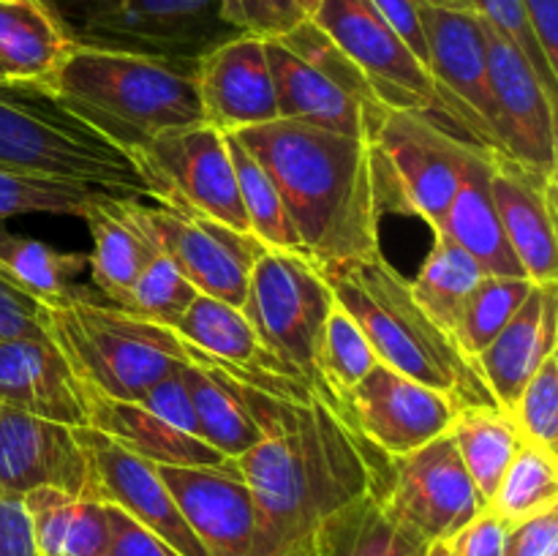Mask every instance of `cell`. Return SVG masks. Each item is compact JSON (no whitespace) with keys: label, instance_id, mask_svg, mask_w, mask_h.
Returning a JSON list of instances; mask_svg holds the SVG:
<instances>
[{"label":"cell","instance_id":"23","mask_svg":"<svg viewBox=\"0 0 558 556\" xmlns=\"http://www.w3.org/2000/svg\"><path fill=\"white\" fill-rule=\"evenodd\" d=\"M0 403L74 428L87 425L85 390L49 338H0Z\"/></svg>","mask_w":558,"mask_h":556},{"label":"cell","instance_id":"36","mask_svg":"<svg viewBox=\"0 0 558 556\" xmlns=\"http://www.w3.org/2000/svg\"><path fill=\"white\" fill-rule=\"evenodd\" d=\"M558 507V452L523 442L507 467L488 510L505 527Z\"/></svg>","mask_w":558,"mask_h":556},{"label":"cell","instance_id":"10","mask_svg":"<svg viewBox=\"0 0 558 556\" xmlns=\"http://www.w3.org/2000/svg\"><path fill=\"white\" fill-rule=\"evenodd\" d=\"M332 303L319 262L303 251L262 249L251 267L243 314L283 368L316 382V349Z\"/></svg>","mask_w":558,"mask_h":556},{"label":"cell","instance_id":"49","mask_svg":"<svg viewBox=\"0 0 558 556\" xmlns=\"http://www.w3.org/2000/svg\"><path fill=\"white\" fill-rule=\"evenodd\" d=\"M507 527L485 507L450 540L452 556H501Z\"/></svg>","mask_w":558,"mask_h":556},{"label":"cell","instance_id":"22","mask_svg":"<svg viewBox=\"0 0 558 556\" xmlns=\"http://www.w3.org/2000/svg\"><path fill=\"white\" fill-rule=\"evenodd\" d=\"M490 200L512 254L532 283L558 281L556 180H543L490 150Z\"/></svg>","mask_w":558,"mask_h":556},{"label":"cell","instance_id":"50","mask_svg":"<svg viewBox=\"0 0 558 556\" xmlns=\"http://www.w3.org/2000/svg\"><path fill=\"white\" fill-rule=\"evenodd\" d=\"M0 556H41L33 540L22 496L0 491Z\"/></svg>","mask_w":558,"mask_h":556},{"label":"cell","instance_id":"55","mask_svg":"<svg viewBox=\"0 0 558 556\" xmlns=\"http://www.w3.org/2000/svg\"><path fill=\"white\" fill-rule=\"evenodd\" d=\"M423 556H452L450 543H430L428 548H425Z\"/></svg>","mask_w":558,"mask_h":556},{"label":"cell","instance_id":"20","mask_svg":"<svg viewBox=\"0 0 558 556\" xmlns=\"http://www.w3.org/2000/svg\"><path fill=\"white\" fill-rule=\"evenodd\" d=\"M33 488H58L87 496V452L74 425L36 418L0 403V491L25 496Z\"/></svg>","mask_w":558,"mask_h":556},{"label":"cell","instance_id":"47","mask_svg":"<svg viewBox=\"0 0 558 556\" xmlns=\"http://www.w3.org/2000/svg\"><path fill=\"white\" fill-rule=\"evenodd\" d=\"M109 518V545L107 556H180L163 543L161 537L136 523L134 518L125 516L118 507L107 505Z\"/></svg>","mask_w":558,"mask_h":556},{"label":"cell","instance_id":"38","mask_svg":"<svg viewBox=\"0 0 558 556\" xmlns=\"http://www.w3.org/2000/svg\"><path fill=\"white\" fill-rule=\"evenodd\" d=\"M534 283L529 278H507V276H483L477 287L463 300L461 314L452 327V341L458 343L463 354L474 363L480 352L499 336L501 327L515 316L523 300Z\"/></svg>","mask_w":558,"mask_h":556},{"label":"cell","instance_id":"46","mask_svg":"<svg viewBox=\"0 0 558 556\" xmlns=\"http://www.w3.org/2000/svg\"><path fill=\"white\" fill-rule=\"evenodd\" d=\"M180 368H183V365H180ZM180 368L172 371L169 376H163L161 382H156V385H153L150 390L140 398V403L142 407L153 409L158 418H163L167 423H172L174 428H180L183 434L199 436L194 407H191V398H189V390H185V385H183V376H180Z\"/></svg>","mask_w":558,"mask_h":556},{"label":"cell","instance_id":"8","mask_svg":"<svg viewBox=\"0 0 558 556\" xmlns=\"http://www.w3.org/2000/svg\"><path fill=\"white\" fill-rule=\"evenodd\" d=\"M276 85L278 120L316 125L368 140L385 112L363 71L316 22L303 20L278 38H265Z\"/></svg>","mask_w":558,"mask_h":556},{"label":"cell","instance_id":"31","mask_svg":"<svg viewBox=\"0 0 558 556\" xmlns=\"http://www.w3.org/2000/svg\"><path fill=\"white\" fill-rule=\"evenodd\" d=\"M71 49L44 0H0V69L9 80L44 82Z\"/></svg>","mask_w":558,"mask_h":556},{"label":"cell","instance_id":"34","mask_svg":"<svg viewBox=\"0 0 558 556\" xmlns=\"http://www.w3.org/2000/svg\"><path fill=\"white\" fill-rule=\"evenodd\" d=\"M85 267L87 256L58 251L36 238L0 229V276L41 303H52L74 292V278Z\"/></svg>","mask_w":558,"mask_h":556},{"label":"cell","instance_id":"12","mask_svg":"<svg viewBox=\"0 0 558 556\" xmlns=\"http://www.w3.org/2000/svg\"><path fill=\"white\" fill-rule=\"evenodd\" d=\"M494 101L496 150L543 180L558 174L556 93L545 87L526 55L483 20Z\"/></svg>","mask_w":558,"mask_h":556},{"label":"cell","instance_id":"11","mask_svg":"<svg viewBox=\"0 0 558 556\" xmlns=\"http://www.w3.org/2000/svg\"><path fill=\"white\" fill-rule=\"evenodd\" d=\"M145 183V196L185 213L248 232L227 134L210 123L180 125L129 153Z\"/></svg>","mask_w":558,"mask_h":556},{"label":"cell","instance_id":"24","mask_svg":"<svg viewBox=\"0 0 558 556\" xmlns=\"http://www.w3.org/2000/svg\"><path fill=\"white\" fill-rule=\"evenodd\" d=\"M558 281L534 283L499 336L474 358L496 407L510 409L545 358L558 352Z\"/></svg>","mask_w":558,"mask_h":556},{"label":"cell","instance_id":"33","mask_svg":"<svg viewBox=\"0 0 558 556\" xmlns=\"http://www.w3.org/2000/svg\"><path fill=\"white\" fill-rule=\"evenodd\" d=\"M180 338L207 358L221 360L229 365H245V368H283L265 347L259 336L245 319V314L223 300L210 294H196L194 303L174 327ZM292 374V371H289Z\"/></svg>","mask_w":558,"mask_h":556},{"label":"cell","instance_id":"41","mask_svg":"<svg viewBox=\"0 0 558 556\" xmlns=\"http://www.w3.org/2000/svg\"><path fill=\"white\" fill-rule=\"evenodd\" d=\"M196 294L199 292L194 289V283L174 267V262L169 256L158 254L140 273L123 309L142 316V319H150L156 325L174 330L185 311H189V305L194 303Z\"/></svg>","mask_w":558,"mask_h":556},{"label":"cell","instance_id":"30","mask_svg":"<svg viewBox=\"0 0 558 556\" xmlns=\"http://www.w3.org/2000/svg\"><path fill=\"white\" fill-rule=\"evenodd\" d=\"M387 485V483H385ZM385 485L371 488L327 518L316 537V556H423L428 545L396 521Z\"/></svg>","mask_w":558,"mask_h":556},{"label":"cell","instance_id":"1","mask_svg":"<svg viewBox=\"0 0 558 556\" xmlns=\"http://www.w3.org/2000/svg\"><path fill=\"white\" fill-rule=\"evenodd\" d=\"M265 439L232 458L256 501L262 556H316L322 523L390 478L376 450L316 379L308 398L245 390Z\"/></svg>","mask_w":558,"mask_h":556},{"label":"cell","instance_id":"35","mask_svg":"<svg viewBox=\"0 0 558 556\" xmlns=\"http://www.w3.org/2000/svg\"><path fill=\"white\" fill-rule=\"evenodd\" d=\"M483 276V267L477 265L474 256H469L447 234L434 232V245H430L417 278L409 281V289H412L414 300L423 305L425 314L447 333H452L463 300Z\"/></svg>","mask_w":558,"mask_h":556},{"label":"cell","instance_id":"52","mask_svg":"<svg viewBox=\"0 0 558 556\" xmlns=\"http://www.w3.org/2000/svg\"><path fill=\"white\" fill-rule=\"evenodd\" d=\"M521 5L545 60L558 71V0H521Z\"/></svg>","mask_w":558,"mask_h":556},{"label":"cell","instance_id":"15","mask_svg":"<svg viewBox=\"0 0 558 556\" xmlns=\"http://www.w3.org/2000/svg\"><path fill=\"white\" fill-rule=\"evenodd\" d=\"M311 22L363 71L371 90L387 109H423L441 118L428 69L414 58L371 0H322Z\"/></svg>","mask_w":558,"mask_h":556},{"label":"cell","instance_id":"40","mask_svg":"<svg viewBox=\"0 0 558 556\" xmlns=\"http://www.w3.org/2000/svg\"><path fill=\"white\" fill-rule=\"evenodd\" d=\"M374 365H379V358H376L368 336L360 330L347 309L332 303L319 338V349H316V379L336 401H341L357 382L371 374Z\"/></svg>","mask_w":558,"mask_h":556},{"label":"cell","instance_id":"17","mask_svg":"<svg viewBox=\"0 0 558 556\" xmlns=\"http://www.w3.org/2000/svg\"><path fill=\"white\" fill-rule=\"evenodd\" d=\"M338 403L349 423L387 458L407 456L447 434L461 409L445 392L381 363Z\"/></svg>","mask_w":558,"mask_h":556},{"label":"cell","instance_id":"43","mask_svg":"<svg viewBox=\"0 0 558 556\" xmlns=\"http://www.w3.org/2000/svg\"><path fill=\"white\" fill-rule=\"evenodd\" d=\"M474 11H477L483 20H488L496 31L505 33V36L526 55V60L534 65V71H537L539 80L545 82V87H548L550 93H558V71L550 69V63L545 60L543 49H539L537 38H534L532 33V25H529L521 0H474Z\"/></svg>","mask_w":558,"mask_h":556},{"label":"cell","instance_id":"19","mask_svg":"<svg viewBox=\"0 0 558 556\" xmlns=\"http://www.w3.org/2000/svg\"><path fill=\"white\" fill-rule=\"evenodd\" d=\"M158 474L207 556H262L254 494L232 458L221 467H158Z\"/></svg>","mask_w":558,"mask_h":556},{"label":"cell","instance_id":"14","mask_svg":"<svg viewBox=\"0 0 558 556\" xmlns=\"http://www.w3.org/2000/svg\"><path fill=\"white\" fill-rule=\"evenodd\" d=\"M420 20L428 44V74L439 96L441 118L456 125L466 140L496 150L483 16L477 11L420 3Z\"/></svg>","mask_w":558,"mask_h":556},{"label":"cell","instance_id":"45","mask_svg":"<svg viewBox=\"0 0 558 556\" xmlns=\"http://www.w3.org/2000/svg\"><path fill=\"white\" fill-rule=\"evenodd\" d=\"M0 338H49L44 303L0 276Z\"/></svg>","mask_w":558,"mask_h":556},{"label":"cell","instance_id":"39","mask_svg":"<svg viewBox=\"0 0 558 556\" xmlns=\"http://www.w3.org/2000/svg\"><path fill=\"white\" fill-rule=\"evenodd\" d=\"M93 185L74 180L49 178L27 169L0 167V229L20 216H85L87 205L96 200Z\"/></svg>","mask_w":558,"mask_h":556},{"label":"cell","instance_id":"21","mask_svg":"<svg viewBox=\"0 0 558 556\" xmlns=\"http://www.w3.org/2000/svg\"><path fill=\"white\" fill-rule=\"evenodd\" d=\"M196 90L205 123L223 134L278 120L265 38L251 33H238L196 60Z\"/></svg>","mask_w":558,"mask_h":556},{"label":"cell","instance_id":"56","mask_svg":"<svg viewBox=\"0 0 558 556\" xmlns=\"http://www.w3.org/2000/svg\"><path fill=\"white\" fill-rule=\"evenodd\" d=\"M0 80H9V76H5V71H3V69H0Z\"/></svg>","mask_w":558,"mask_h":556},{"label":"cell","instance_id":"44","mask_svg":"<svg viewBox=\"0 0 558 556\" xmlns=\"http://www.w3.org/2000/svg\"><path fill=\"white\" fill-rule=\"evenodd\" d=\"M221 14L238 33L278 38L305 20L292 0H218Z\"/></svg>","mask_w":558,"mask_h":556},{"label":"cell","instance_id":"37","mask_svg":"<svg viewBox=\"0 0 558 556\" xmlns=\"http://www.w3.org/2000/svg\"><path fill=\"white\" fill-rule=\"evenodd\" d=\"M227 145L229 156H232L240 205H243L245 221H248V232L254 234L265 249L303 251L300 249L298 234H294L292 229V221H289L287 216L281 194H278L270 174L265 172V167L251 156L248 147H245L234 134H227Z\"/></svg>","mask_w":558,"mask_h":556},{"label":"cell","instance_id":"57","mask_svg":"<svg viewBox=\"0 0 558 556\" xmlns=\"http://www.w3.org/2000/svg\"><path fill=\"white\" fill-rule=\"evenodd\" d=\"M550 556H558V554H550Z\"/></svg>","mask_w":558,"mask_h":556},{"label":"cell","instance_id":"32","mask_svg":"<svg viewBox=\"0 0 558 556\" xmlns=\"http://www.w3.org/2000/svg\"><path fill=\"white\" fill-rule=\"evenodd\" d=\"M447 434L456 442V450L466 467L469 478L474 480L483 494L485 505L499 488L507 467L515 458L523 436L518 431L510 412L496 403H480V407H461L452 418Z\"/></svg>","mask_w":558,"mask_h":556},{"label":"cell","instance_id":"3","mask_svg":"<svg viewBox=\"0 0 558 556\" xmlns=\"http://www.w3.org/2000/svg\"><path fill=\"white\" fill-rule=\"evenodd\" d=\"M44 85L125 153L161 131L205 123L196 60L71 44Z\"/></svg>","mask_w":558,"mask_h":556},{"label":"cell","instance_id":"27","mask_svg":"<svg viewBox=\"0 0 558 556\" xmlns=\"http://www.w3.org/2000/svg\"><path fill=\"white\" fill-rule=\"evenodd\" d=\"M436 232L447 234L452 243L461 245L469 256L477 259L485 276L526 278L518 256L501 229L499 213L490 200V150L477 145L461 172L456 196L447 207L441 227Z\"/></svg>","mask_w":558,"mask_h":556},{"label":"cell","instance_id":"9","mask_svg":"<svg viewBox=\"0 0 558 556\" xmlns=\"http://www.w3.org/2000/svg\"><path fill=\"white\" fill-rule=\"evenodd\" d=\"M71 44L199 60L238 36L218 0H44Z\"/></svg>","mask_w":558,"mask_h":556},{"label":"cell","instance_id":"2","mask_svg":"<svg viewBox=\"0 0 558 556\" xmlns=\"http://www.w3.org/2000/svg\"><path fill=\"white\" fill-rule=\"evenodd\" d=\"M281 194L300 249L319 265L379 254L371 145L360 136L270 120L234 131Z\"/></svg>","mask_w":558,"mask_h":556},{"label":"cell","instance_id":"26","mask_svg":"<svg viewBox=\"0 0 558 556\" xmlns=\"http://www.w3.org/2000/svg\"><path fill=\"white\" fill-rule=\"evenodd\" d=\"M82 390H85L87 425L145 461L158 463V467H221L229 461L205 439L183 434L172 423L158 418L153 409L142 407L140 401L107 398L87 387Z\"/></svg>","mask_w":558,"mask_h":556},{"label":"cell","instance_id":"16","mask_svg":"<svg viewBox=\"0 0 558 556\" xmlns=\"http://www.w3.org/2000/svg\"><path fill=\"white\" fill-rule=\"evenodd\" d=\"M142 213L163 256L194 283L199 294L223 300L243 311L251 267L265 245L254 234L238 232L221 221L169 207L163 202H142Z\"/></svg>","mask_w":558,"mask_h":556},{"label":"cell","instance_id":"7","mask_svg":"<svg viewBox=\"0 0 558 556\" xmlns=\"http://www.w3.org/2000/svg\"><path fill=\"white\" fill-rule=\"evenodd\" d=\"M379 213L441 227L477 142L423 109H385L368 134Z\"/></svg>","mask_w":558,"mask_h":556},{"label":"cell","instance_id":"51","mask_svg":"<svg viewBox=\"0 0 558 556\" xmlns=\"http://www.w3.org/2000/svg\"><path fill=\"white\" fill-rule=\"evenodd\" d=\"M376 11L385 16L387 25L401 36L414 52V58L428 69V44H425L423 20H420V0H371Z\"/></svg>","mask_w":558,"mask_h":556},{"label":"cell","instance_id":"29","mask_svg":"<svg viewBox=\"0 0 558 556\" xmlns=\"http://www.w3.org/2000/svg\"><path fill=\"white\" fill-rule=\"evenodd\" d=\"M33 540L41 556H107V505L58 488H33L22 496Z\"/></svg>","mask_w":558,"mask_h":556},{"label":"cell","instance_id":"42","mask_svg":"<svg viewBox=\"0 0 558 556\" xmlns=\"http://www.w3.org/2000/svg\"><path fill=\"white\" fill-rule=\"evenodd\" d=\"M507 412L523 439L558 452V352L545 358Z\"/></svg>","mask_w":558,"mask_h":556},{"label":"cell","instance_id":"54","mask_svg":"<svg viewBox=\"0 0 558 556\" xmlns=\"http://www.w3.org/2000/svg\"><path fill=\"white\" fill-rule=\"evenodd\" d=\"M292 3L298 5V11L305 16V20H311V16L316 14V9L322 5V0H292Z\"/></svg>","mask_w":558,"mask_h":556},{"label":"cell","instance_id":"5","mask_svg":"<svg viewBox=\"0 0 558 556\" xmlns=\"http://www.w3.org/2000/svg\"><path fill=\"white\" fill-rule=\"evenodd\" d=\"M44 327L82 387L120 401H140L156 382L189 363L172 327L93 300L76 287L44 303Z\"/></svg>","mask_w":558,"mask_h":556},{"label":"cell","instance_id":"4","mask_svg":"<svg viewBox=\"0 0 558 556\" xmlns=\"http://www.w3.org/2000/svg\"><path fill=\"white\" fill-rule=\"evenodd\" d=\"M322 273L332 300L354 316L381 365L445 392L458 407L496 403L472 360L425 314L407 278L381 251L365 259L322 265Z\"/></svg>","mask_w":558,"mask_h":556},{"label":"cell","instance_id":"53","mask_svg":"<svg viewBox=\"0 0 558 556\" xmlns=\"http://www.w3.org/2000/svg\"><path fill=\"white\" fill-rule=\"evenodd\" d=\"M425 5H436V9H456V11H474V0H420Z\"/></svg>","mask_w":558,"mask_h":556},{"label":"cell","instance_id":"13","mask_svg":"<svg viewBox=\"0 0 558 556\" xmlns=\"http://www.w3.org/2000/svg\"><path fill=\"white\" fill-rule=\"evenodd\" d=\"M385 501L396 521L423 545L450 543L488 507L450 434L436 436L407 456L390 458Z\"/></svg>","mask_w":558,"mask_h":556},{"label":"cell","instance_id":"6","mask_svg":"<svg viewBox=\"0 0 558 556\" xmlns=\"http://www.w3.org/2000/svg\"><path fill=\"white\" fill-rule=\"evenodd\" d=\"M0 167L145 196L129 153L76 118L44 82L0 80Z\"/></svg>","mask_w":558,"mask_h":556},{"label":"cell","instance_id":"25","mask_svg":"<svg viewBox=\"0 0 558 556\" xmlns=\"http://www.w3.org/2000/svg\"><path fill=\"white\" fill-rule=\"evenodd\" d=\"M82 221L90 229L93 249L87 267L98 292L123 309L140 273L161 254L142 213V200L114 191H98Z\"/></svg>","mask_w":558,"mask_h":556},{"label":"cell","instance_id":"48","mask_svg":"<svg viewBox=\"0 0 558 556\" xmlns=\"http://www.w3.org/2000/svg\"><path fill=\"white\" fill-rule=\"evenodd\" d=\"M558 554V507L507 527L501 556H550Z\"/></svg>","mask_w":558,"mask_h":556},{"label":"cell","instance_id":"28","mask_svg":"<svg viewBox=\"0 0 558 556\" xmlns=\"http://www.w3.org/2000/svg\"><path fill=\"white\" fill-rule=\"evenodd\" d=\"M185 354L189 363L180 368V376L194 407L199 436L223 458L243 456L256 442L265 439V431L256 423L243 390L232 376L202 358L191 343H185Z\"/></svg>","mask_w":558,"mask_h":556},{"label":"cell","instance_id":"18","mask_svg":"<svg viewBox=\"0 0 558 556\" xmlns=\"http://www.w3.org/2000/svg\"><path fill=\"white\" fill-rule=\"evenodd\" d=\"M82 447L90 461V499L112 505L134 518L156 537H161L174 554L207 556L196 534L185 523L183 512L174 505L172 494L163 485L156 463L145 461L136 452L125 450L101 431L82 425L76 428Z\"/></svg>","mask_w":558,"mask_h":556}]
</instances>
